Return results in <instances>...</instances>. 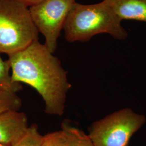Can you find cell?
I'll use <instances>...</instances> for the list:
<instances>
[{
  "label": "cell",
  "instance_id": "7",
  "mask_svg": "<svg viewBox=\"0 0 146 146\" xmlns=\"http://www.w3.org/2000/svg\"><path fill=\"white\" fill-rule=\"evenodd\" d=\"M121 21L146 22V0H105Z\"/></svg>",
  "mask_w": 146,
  "mask_h": 146
},
{
  "label": "cell",
  "instance_id": "9",
  "mask_svg": "<svg viewBox=\"0 0 146 146\" xmlns=\"http://www.w3.org/2000/svg\"><path fill=\"white\" fill-rule=\"evenodd\" d=\"M11 67L8 60L5 61L0 56V89L16 93L21 90V84L13 81L9 73Z\"/></svg>",
  "mask_w": 146,
  "mask_h": 146
},
{
  "label": "cell",
  "instance_id": "11",
  "mask_svg": "<svg viewBox=\"0 0 146 146\" xmlns=\"http://www.w3.org/2000/svg\"><path fill=\"white\" fill-rule=\"evenodd\" d=\"M22 101L16 93L0 89V114L9 110H19Z\"/></svg>",
  "mask_w": 146,
  "mask_h": 146
},
{
  "label": "cell",
  "instance_id": "6",
  "mask_svg": "<svg viewBox=\"0 0 146 146\" xmlns=\"http://www.w3.org/2000/svg\"><path fill=\"white\" fill-rule=\"evenodd\" d=\"M29 125L26 115L9 110L0 114V144L11 146L26 133Z\"/></svg>",
  "mask_w": 146,
  "mask_h": 146
},
{
  "label": "cell",
  "instance_id": "12",
  "mask_svg": "<svg viewBox=\"0 0 146 146\" xmlns=\"http://www.w3.org/2000/svg\"><path fill=\"white\" fill-rule=\"evenodd\" d=\"M40 146H68V144L64 133L60 130L43 135Z\"/></svg>",
  "mask_w": 146,
  "mask_h": 146
},
{
  "label": "cell",
  "instance_id": "14",
  "mask_svg": "<svg viewBox=\"0 0 146 146\" xmlns=\"http://www.w3.org/2000/svg\"><path fill=\"white\" fill-rule=\"evenodd\" d=\"M0 146H8V145H2V144H0Z\"/></svg>",
  "mask_w": 146,
  "mask_h": 146
},
{
  "label": "cell",
  "instance_id": "10",
  "mask_svg": "<svg viewBox=\"0 0 146 146\" xmlns=\"http://www.w3.org/2000/svg\"><path fill=\"white\" fill-rule=\"evenodd\" d=\"M42 139L43 135L39 133L38 126L33 124L21 139L11 146H40Z\"/></svg>",
  "mask_w": 146,
  "mask_h": 146
},
{
  "label": "cell",
  "instance_id": "1",
  "mask_svg": "<svg viewBox=\"0 0 146 146\" xmlns=\"http://www.w3.org/2000/svg\"><path fill=\"white\" fill-rule=\"evenodd\" d=\"M8 56L13 81L35 89L44 101L46 114L62 116L71 84L59 59L38 40Z\"/></svg>",
  "mask_w": 146,
  "mask_h": 146
},
{
  "label": "cell",
  "instance_id": "4",
  "mask_svg": "<svg viewBox=\"0 0 146 146\" xmlns=\"http://www.w3.org/2000/svg\"><path fill=\"white\" fill-rule=\"evenodd\" d=\"M145 122V116L125 108L94 122L88 135L94 146H128Z\"/></svg>",
  "mask_w": 146,
  "mask_h": 146
},
{
  "label": "cell",
  "instance_id": "13",
  "mask_svg": "<svg viewBox=\"0 0 146 146\" xmlns=\"http://www.w3.org/2000/svg\"><path fill=\"white\" fill-rule=\"evenodd\" d=\"M19 1L28 7H31V5H35L44 0H17Z\"/></svg>",
  "mask_w": 146,
  "mask_h": 146
},
{
  "label": "cell",
  "instance_id": "3",
  "mask_svg": "<svg viewBox=\"0 0 146 146\" xmlns=\"http://www.w3.org/2000/svg\"><path fill=\"white\" fill-rule=\"evenodd\" d=\"M38 35L28 6L17 0H0V54L19 52Z\"/></svg>",
  "mask_w": 146,
  "mask_h": 146
},
{
  "label": "cell",
  "instance_id": "2",
  "mask_svg": "<svg viewBox=\"0 0 146 146\" xmlns=\"http://www.w3.org/2000/svg\"><path fill=\"white\" fill-rule=\"evenodd\" d=\"M121 22L105 0L92 5L76 2L63 27L64 36L69 42H86L96 35L108 34L123 40L128 33Z\"/></svg>",
  "mask_w": 146,
  "mask_h": 146
},
{
  "label": "cell",
  "instance_id": "8",
  "mask_svg": "<svg viewBox=\"0 0 146 146\" xmlns=\"http://www.w3.org/2000/svg\"><path fill=\"white\" fill-rule=\"evenodd\" d=\"M61 127L66 136L68 146H94L88 135L72 125L68 120L62 121Z\"/></svg>",
  "mask_w": 146,
  "mask_h": 146
},
{
  "label": "cell",
  "instance_id": "5",
  "mask_svg": "<svg viewBox=\"0 0 146 146\" xmlns=\"http://www.w3.org/2000/svg\"><path fill=\"white\" fill-rule=\"evenodd\" d=\"M76 0H44L29 7L31 20L44 37V45L54 53L65 22Z\"/></svg>",
  "mask_w": 146,
  "mask_h": 146
}]
</instances>
